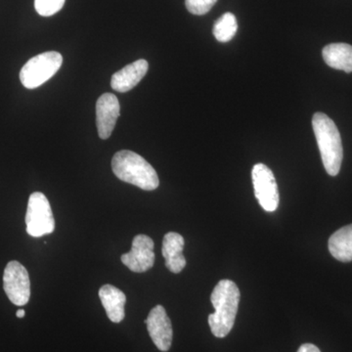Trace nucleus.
Masks as SVG:
<instances>
[{
  "label": "nucleus",
  "mask_w": 352,
  "mask_h": 352,
  "mask_svg": "<svg viewBox=\"0 0 352 352\" xmlns=\"http://www.w3.org/2000/svg\"><path fill=\"white\" fill-rule=\"evenodd\" d=\"M63 56L59 52L50 51L30 59L20 72V80L28 89L41 87L59 71Z\"/></svg>",
  "instance_id": "nucleus-4"
},
{
  "label": "nucleus",
  "mask_w": 352,
  "mask_h": 352,
  "mask_svg": "<svg viewBox=\"0 0 352 352\" xmlns=\"http://www.w3.org/2000/svg\"><path fill=\"white\" fill-rule=\"evenodd\" d=\"M148 333L155 346L161 351H168L173 344V326L166 309L162 305L153 308L145 320Z\"/></svg>",
  "instance_id": "nucleus-9"
},
{
  "label": "nucleus",
  "mask_w": 352,
  "mask_h": 352,
  "mask_svg": "<svg viewBox=\"0 0 352 352\" xmlns=\"http://www.w3.org/2000/svg\"><path fill=\"white\" fill-rule=\"evenodd\" d=\"M312 127L320 150L324 168L329 175H339L344 159V149L339 129L333 120L323 113H314Z\"/></svg>",
  "instance_id": "nucleus-2"
},
{
  "label": "nucleus",
  "mask_w": 352,
  "mask_h": 352,
  "mask_svg": "<svg viewBox=\"0 0 352 352\" xmlns=\"http://www.w3.org/2000/svg\"><path fill=\"white\" fill-rule=\"evenodd\" d=\"M254 195L259 205L268 212H275L279 206V190L275 176L267 166L256 164L252 171Z\"/></svg>",
  "instance_id": "nucleus-6"
},
{
  "label": "nucleus",
  "mask_w": 352,
  "mask_h": 352,
  "mask_svg": "<svg viewBox=\"0 0 352 352\" xmlns=\"http://www.w3.org/2000/svg\"><path fill=\"white\" fill-rule=\"evenodd\" d=\"M237 30V19H236L235 15L227 12L215 22L212 32L219 43H228L235 36Z\"/></svg>",
  "instance_id": "nucleus-16"
},
{
  "label": "nucleus",
  "mask_w": 352,
  "mask_h": 352,
  "mask_svg": "<svg viewBox=\"0 0 352 352\" xmlns=\"http://www.w3.org/2000/svg\"><path fill=\"white\" fill-rule=\"evenodd\" d=\"M184 244V238L180 234L170 232L164 235L162 254L166 268L175 274L182 272L186 266V258L183 256Z\"/></svg>",
  "instance_id": "nucleus-12"
},
{
  "label": "nucleus",
  "mask_w": 352,
  "mask_h": 352,
  "mask_svg": "<svg viewBox=\"0 0 352 352\" xmlns=\"http://www.w3.org/2000/svg\"><path fill=\"white\" fill-rule=\"evenodd\" d=\"M241 298L240 289L230 280H221L214 287L210 302L215 311L208 316V325L214 337H226L232 330Z\"/></svg>",
  "instance_id": "nucleus-1"
},
{
  "label": "nucleus",
  "mask_w": 352,
  "mask_h": 352,
  "mask_svg": "<svg viewBox=\"0 0 352 352\" xmlns=\"http://www.w3.org/2000/svg\"><path fill=\"white\" fill-rule=\"evenodd\" d=\"M3 288L13 305L22 307L29 302L31 282L25 266L16 261L7 264L3 274Z\"/></svg>",
  "instance_id": "nucleus-7"
},
{
  "label": "nucleus",
  "mask_w": 352,
  "mask_h": 352,
  "mask_svg": "<svg viewBox=\"0 0 352 352\" xmlns=\"http://www.w3.org/2000/svg\"><path fill=\"white\" fill-rule=\"evenodd\" d=\"M66 0H34V8L43 17L55 15L63 8Z\"/></svg>",
  "instance_id": "nucleus-17"
},
{
  "label": "nucleus",
  "mask_w": 352,
  "mask_h": 352,
  "mask_svg": "<svg viewBox=\"0 0 352 352\" xmlns=\"http://www.w3.org/2000/svg\"><path fill=\"white\" fill-rule=\"evenodd\" d=\"M322 55L331 68L352 73V46L349 44H328L322 51Z\"/></svg>",
  "instance_id": "nucleus-14"
},
{
  "label": "nucleus",
  "mask_w": 352,
  "mask_h": 352,
  "mask_svg": "<svg viewBox=\"0 0 352 352\" xmlns=\"http://www.w3.org/2000/svg\"><path fill=\"white\" fill-rule=\"evenodd\" d=\"M25 310L24 309H19L17 311V314H16V316L18 317V318H24L25 317Z\"/></svg>",
  "instance_id": "nucleus-20"
},
{
  "label": "nucleus",
  "mask_w": 352,
  "mask_h": 352,
  "mask_svg": "<svg viewBox=\"0 0 352 352\" xmlns=\"http://www.w3.org/2000/svg\"><path fill=\"white\" fill-rule=\"evenodd\" d=\"M329 251L331 254L342 261H352V224L342 227L333 234L329 239Z\"/></svg>",
  "instance_id": "nucleus-15"
},
{
  "label": "nucleus",
  "mask_w": 352,
  "mask_h": 352,
  "mask_svg": "<svg viewBox=\"0 0 352 352\" xmlns=\"http://www.w3.org/2000/svg\"><path fill=\"white\" fill-rule=\"evenodd\" d=\"M149 69V64L144 59L138 60L127 65L117 73L113 74L111 80V87L120 94L131 90L142 80Z\"/></svg>",
  "instance_id": "nucleus-11"
},
{
  "label": "nucleus",
  "mask_w": 352,
  "mask_h": 352,
  "mask_svg": "<svg viewBox=\"0 0 352 352\" xmlns=\"http://www.w3.org/2000/svg\"><path fill=\"white\" fill-rule=\"evenodd\" d=\"M112 170L122 182L145 191H153L159 187L157 171L144 157L136 153L129 150L118 152L112 160Z\"/></svg>",
  "instance_id": "nucleus-3"
},
{
  "label": "nucleus",
  "mask_w": 352,
  "mask_h": 352,
  "mask_svg": "<svg viewBox=\"0 0 352 352\" xmlns=\"http://www.w3.org/2000/svg\"><path fill=\"white\" fill-rule=\"evenodd\" d=\"M27 233L32 237H43L55 230V220L50 201L41 192H34L29 198L25 214Z\"/></svg>",
  "instance_id": "nucleus-5"
},
{
  "label": "nucleus",
  "mask_w": 352,
  "mask_h": 352,
  "mask_svg": "<svg viewBox=\"0 0 352 352\" xmlns=\"http://www.w3.org/2000/svg\"><path fill=\"white\" fill-rule=\"evenodd\" d=\"M217 0H185L187 10L194 15H205L210 12Z\"/></svg>",
  "instance_id": "nucleus-18"
},
{
  "label": "nucleus",
  "mask_w": 352,
  "mask_h": 352,
  "mask_svg": "<svg viewBox=\"0 0 352 352\" xmlns=\"http://www.w3.org/2000/svg\"><path fill=\"white\" fill-rule=\"evenodd\" d=\"M298 352H321L320 349L312 344H305L298 349Z\"/></svg>",
  "instance_id": "nucleus-19"
},
{
  "label": "nucleus",
  "mask_w": 352,
  "mask_h": 352,
  "mask_svg": "<svg viewBox=\"0 0 352 352\" xmlns=\"http://www.w3.org/2000/svg\"><path fill=\"white\" fill-rule=\"evenodd\" d=\"M154 242L147 235L135 236L131 252L122 254V263L132 272L143 273L151 270L155 263Z\"/></svg>",
  "instance_id": "nucleus-8"
},
{
  "label": "nucleus",
  "mask_w": 352,
  "mask_h": 352,
  "mask_svg": "<svg viewBox=\"0 0 352 352\" xmlns=\"http://www.w3.org/2000/svg\"><path fill=\"white\" fill-rule=\"evenodd\" d=\"M99 298L108 318L113 323H120L124 320L126 316L124 305L126 302V296L124 292L112 285H104L99 289Z\"/></svg>",
  "instance_id": "nucleus-13"
},
{
  "label": "nucleus",
  "mask_w": 352,
  "mask_h": 352,
  "mask_svg": "<svg viewBox=\"0 0 352 352\" xmlns=\"http://www.w3.org/2000/svg\"><path fill=\"white\" fill-rule=\"evenodd\" d=\"M120 107L117 96L104 94L96 103V124L99 138L105 140L110 138L120 117Z\"/></svg>",
  "instance_id": "nucleus-10"
}]
</instances>
